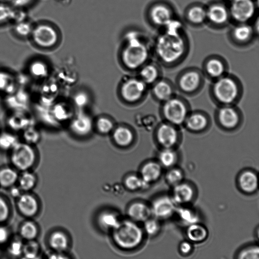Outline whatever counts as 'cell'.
Wrapping results in <instances>:
<instances>
[{
  "label": "cell",
  "instance_id": "9f6ffc18",
  "mask_svg": "<svg viewBox=\"0 0 259 259\" xmlns=\"http://www.w3.org/2000/svg\"><path fill=\"white\" fill-rule=\"evenodd\" d=\"M32 1L33 0H14L13 3L16 7L22 8L28 6Z\"/></svg>",
  "mask_w": 259,
  "mask_h": 259
},
{
  "label": "cell",
  "instance_id": "db71d44e",
  "mask_svg": "<svg viewBox=\"0 0 259 259\" xmlns=\"http://www.w3.org/2000/svg\"><path fill=\"white\" fill-rule=\"evenodd\" d=\"M193 249L192 243L188 241H182L179 246L180 252L183 255H188L191 253Z\"/></svg>",
  "mask_w": 259,
  "mask_h": 259
},
{
  "label": "cell",
  "instance_id": "603a6c76",
  "mask_svg": "<svg viewBox=\"0 0 259 259\" xmlns=\"http://www.w3.org/2000/svg\"><path fill=\"white\" fill-rule=\"evenodd\" d=\"M162 171V167L158 162L150 161L142 167L140 177L145 183L150 185L160 178Z\"/></svg>",
  "mask_w": 259,
  "mask_h": 259
},
{
  "label": "cell",
  "instance_id": "83f0119b",
  "mask_svg": "<svg viewBox=\"0 0 259 259\" xmlns=\"http://www.w3.org/2000/svg\"><path fill=\"white\" fill-rule=\"evenodd\" d=\"M37 177L33 170L19 172L17 185L22 192H32L37 183Z\"/></svg>",
  "mask_w": 259,
  "mask_h": 259
},
{
  "label": "cell",
  "instance_id": "52a82bcc",
  "mask_svg": "<svg viewBox=\"0 0 259 259\" xmlns=\"http://www.w3.org/2000/svg\"><path fill=\"white\" fill-rule=\"evenodd\" d=\"M9 164L19 172L33 170L37 160L35 146L19 141L8 152Z\"/></svg>",
  "mask_w": 259,
  "mask_h": 259
},
{
  "label": "cell",
  "instance_id": "d6986e66",
  "mask_svg": "<svg viewBox=\"0 0 259 259\" xmlns=\"http://www.w3.org/2000/svg\"><path fill=\"white\" fill-rule=\"evenodd\" d=\"M195 195L194 187L188 183L182 182L173 186L171 197L177 205H185L194 200Z\"/></svg>",
  "mask_w": 259,
  "mask_h": 259
},
{
  "label": "cell",
  "instance_id": "ee69618b",
  "mask_svg": "<svg viewBox=\"0 0 259 259\" xmlns=\"http://www.w3.org/2000/svg\"><path fill=\"white\" fill-rule=\"evenodd\" d=\"M113 139L118 145L126 146L132 143L133 136L132 132L127 128L119 127L114 132Z\"/></svg>",
  "mask_w": 259,
  "mask_h": 259
},
{
  "label": "cell",
  "instance_id": "3957f363",
  "mask_svg": "<svg viewBox=\"0 0 259 259\" xmlns=\"http://www.w3.org/2000/svg\"><path fill=\"white\" fill-rule=\"evenodd\" d=\"M205 80L200 68L190 66L181 69L174 82L178 94L186 98H193L202 91Z\"/></svg>",
  "mask_w": 259,
  "mask_h": 259
},
{
  "label": "cell",
  "instance_id": "bcb514c9",
  "mask_svg": "<svg viewBox=\"0 0 259 259\" xmlns=\"http://www.w3.org/2000/svg\"><path fill=\"white\" fill-rule=\"evenodd\" d=\"M187 17L192 23L200 24L207 18L206 11L201 7L194 6L189 10Z\"/></svg>",
  "mask_w": 259,
  "mask_h": 259
},
{
  "label": "cell",
  "instance_id": "9a60e30c",
  "mask_svg": "<svg viewBox=\"0 0 259 259\" xmlns=\"http://www.w3.org/2000/svg\"><path fill=\"white\" fill-rule=\"evenodd\" d=\"M151 87L152 98L159 104L177 93L174 81L164 76L153 84Z\"/></svg>",
  "mask_w": 259,
  "mask_h": 259
},
{
  "label": "cell",
  "instance_id": "836d02e7",
  "mask_svg": "<svg viewBox=\"0 0 259 259\" xmlns=\"http://www.w3.org/2000/svg\"><path fill=\"white\" fill-rule=\"evenodd\" d=\"M92 127L91 118L83 113L78 114L71 123L74 132L79 135H85L90 132Z\"/></svg>",
  "mask_w": 259,
  "mask_h": 259
},
{
  "label": "cell",
  "instance_id": "11a10c76",
  "mask_svg": "<svg viewBox=\"0 0 259 259\" xmlns=\"http://www.w3.org/2000/svg\"><path fill=\"white\" fill-rule=\"evenodd\" d=\"M74 102L77 106L80 107L83 106L88 102V97L84 93H78L74 97Z\"/></svg>",
  "mask_w": 259,
  "mask_h": 259
},
{
  "label": "cell",
  "instance_id": "4dcf8cb0",
  "mask_svg": "<svg viewBox=\"0 0 259 259\" xmlns=\"http://www.w3.org/2000/svg\"><path fill=\"white\" fill-rule=\"evenodd\" d=\"M179 155L177 148L160 149L158 153V161L162 167L169 168L176 164Z\"/></svg>",
  "mask_w": 259,
  "mask_h": 259
},
{
  "label": "cell",
  "instance_id": "cb8c5ba5",
  "mask_svg": "<svg viewBox=\"0 0 259 259\" xmlns=\"http://www.w3.org/2000/svg\"><path fill=\"white\" fill-rule=\"evenodd\" d=\"M253 34V29L250 26L246 24L239 25L233 32V42L238 47H247L251 41Z\"/></svg>",
  "mask_w": 259,
  "mask_h": 259
},
{
  "label": "cell",
  "instance_id": "f1b7e54d",
  "mask_svg": "<svg viewBox=\"0 0 259 259\" xmlns=\"http://www.w3.org/2000/svg\"><path fill=\"white\" fill-rule=\"evenodd\" d=\"M16 77L6 70L0 69V93L9 96L17 90Z\"/></svg>",
  "mask_w": 259,
  "mask_h": 259
},
{
  "label": "cell",
  "instance_id": "7c38bea8",
  "mask_svg": "<svg viewBox=\"0 0 259 259\" xmlns=\"http://www.w3.org/2000/svg\"><path fill=\"white\" fill-rule=\"evenodd\" d=\"M15 200L16 209L24 219H33L39 213V201L32 192H22Z\"/></svg>",
  "mask_w": 259,
  "mask_h": 259
},
{
  "label": "cell",
  "instance_id": "4316f807",
  "mask_svg": "<svg viewBox=\"0 0 259 259\" xmlns=\"http://www.w3.org/2000/svg\"><path fill=\"white\" fill-rule=\"evenodd\" d=\"M150 17L155 24L160 26H166L172 20L171 11L167 7L161 4L155 5L152 8Z\"/></svg>",
  "mask_w": 259,
  "mask_h": 259
},
{
  "label": "cell",
  "instance_id": "60d3db41",
  "mask_svg": "<svg viewBox=\"0 0 259 259\" xmlns=\"http://www.w3.org/2000/svg\"><path fill=\"white\" fill-rule=\"evenodd\" d=\"M12 214L11 202L5 195L0 193V225L8 224Z\"/></svg>",
  "mask_w": 259,
  "mask_h": 259
},
{
  "label": "cell",
  "instance_id": "e575fe53",
  "mask_svg": "<svg viewBox=\"0 0 259 259\" xmlns=\"http://www.w3.org/2000/svg\"><path fill=\"white\" fill-rule=\"evenodd\" d=\"M48 242L50 246L56 252H62L68 246L67 236L59 231H55L50 235Z\"/></svg>",
  "mask_w": 259,
  "mask_h": 259
},
{
  "label": "cell",
  "instance_id": "30bf717a",
  "mask_svg": "<svg viewBox=\"0 0 259 259\" xmlns=\"http://www.w3.org/2000/svg\"><path fill=\"white\" fill-rule=\"evenodd\" d=\"M212 125L210 114L202 109L191 110L182 126L189 134L203 135L208 133Z\"/></svg>",
  "mask_w": 259,
  "mask_h": 259
},
{
  "label": "cell",
  "instance_id": "9c48e42d",
  "mask_svg": "<svg viewBox=\"0 0 259 259\" xmlns=\"http://www.w3.org/2000/svg\"><path fill=\"white\" fill-rule=\"evenodd\" d=\"M150 53L146 45L140 41L136 35L128 36V44L122 54L123 61L130 68L135 69L148 62Z\"/></svg>",
  "mask_w": 259,
  "mask_h": 259
},
{
  "label": "cell",
  "instance_id": "74e56055",
  "mask_svg": "<svg viewBox=\"0 0 259 259\" xmlns=\"http://www.w3.org/2000/svg\"><path fill=\"white\" fill-rule=\"evenodd\" d=\"M17 133L11 131L0 132V150L8 152L19 141Z\"/></svg>",
  "mask_w": 259,
  "mask_h": 259
},
{
  "label": "cell",
  "instance_id": "5b68a950",
  "mask_svg": "<svg viewBox=\"0 0 259 259\" xmlns=\"http://www.w3.org/2000/svg\"><path fill=\"white\" fill-rule=\"evenodd\" d=\"M213 120L216 127L225 134H235L239 131L244 123L242 109L236 105L216 107Z\"/></svg>",
  "mask_w": 259,
  "mask_h": 259
},
{
  "label": "cell",
  "instance_id": "2e32d148",
  "mask_svg": "<svg viewBox=\"0 0 259 259\" xmlns=\"http://www.w3.org/2000/svg\"><path fill=\"white\" fill-rule=\"evenodd\" d=\"M147 86L141 79H130L122 86L121 95L125 100L135 102L145 96L147 93Z\"/></svg>",
  "mask_w": 259,
  "mask_h": 259
},
{
  "label": "cell",
  "instance_id": "6f0895ef",
  "mask_svg": "<svg viewBox=\"0 0 259 259\" xmlns=\"http://www.w3.org/2000/svg\"><path fill=\"white\" fill-rule=\"evenodd\" d=\"M1 123H0V132H1Z\"/></svg>",
  "mask_w": 259,
  "mask_h": 259
},
{
  "label": "cell",
  "instance_id": "f6af8a7d",
  "mask_svg": "<svg viewBox=\"0 0 259 259\" xmlns=\"http://www.w3.org/2000/svg\"><path fill=\"white\" fill-rule=\"evenodd\" d=\"M15 9L5 2H0V25L14 22ZM12 23V24H13Z\"/></svg>",
  "mask_w": 259,
  "mask_h": 259
},
{
  "label": "cell",
  "instance_id": "ac0fdd59",
  "mask_svg": "<svg viewBox=\"0 0 259 259\" xmlns=\"http://www.w3.org/2000/svg\"><path fill=\"white\" fill-rule=\"evenodd\" d=\"M31 115L25 110H14L8 117L6 122L9 130L17 133L33 124Z\"/></svg>",
  "mask_w": 259,
  "mask_h": 259
},
{
  "label": "cell",
  "instance_id": "277c9868",
  "mask_svg": "<svg viewBox=\"0 0 259 259\" xmlns=\"http://www.w3.org/2000/svg\"><path fill=\"white\" fill-rule=\"evenodd\" d=\"M191 110V105L187 98L177 93L159 104L158 114L161 120L182 128Z\"/></svg>",
  "mask_w": 259,
  "mask_h": 259
},
{
  "label": "cell",
  "instance_id": "ffe728a7",
  "mask_svg": "<svg viewBox=\"0 0 259 259\" xmlns=\"http://www.w3.org/2000/svg\"><path fill=\"white\" fill-rule=\"evenodd\" d=\"M142 67L140 72L141 79L147 85L151 86L163 76V68L156 61L147 62Z\"/></svg>",
  "mask_w": 259,
  "mask_h": 259
},
{
  "label": "cell",
  "instance_id": "f907efd6",
  "mask_svg": "<svg viewBox=\"0 0 259 259\" xmlns=\"http://www.w3.org/2000/svg\"><path fill=\"white\" fill-rule=\"evenodd\" d=\"M238 255L240 259H258V247L255 245L247 247L242 249Z\"/></svg>",
  "mask_w": 259,
  "mask_h": 259
},
{
  "label": "cell",
  "instance_id": "f5cc1de1",
  "mask_svg": "<svg viewBox=\"0 0 259 259\" xmlns=\"http://www.w3.org/2000/svg\"><path fill=\"white\" fill-rule=\"evenodd\" d=\"M98 130L102 133L106 134L111 131L113 127L112 122L104 117L99 118L97 123Z\"/></svg>",
  "mask_w": 259,
  "mask_h": 259
},
{
  "label": "cell",
  "instance_id": "4fadbf2b",
  "mask_svg": "<svg viewBox=\"0 0 259 259\" xmlns=\"http://www.w3.org/2000/svg\"><path fill=\"white\" fill-rule=\"evenodd\" d=\"M29 39L35 46L48 48L56 43L57 35L51 26L45 24H39L33 25Z\"/></svg>",
  "mask_w": 259,
  "mask_h": 259
},
{
  "label": "cell",
  "instance_id": "44dd1931",
  "mask_svg": "<svg viewBox=\"0 0 259 259\" xmlns=\"http://www.w3.org/2000/svg\"><path fill=\"white\" fill-rule=\"evenodd\" d=\"M238 184L239 188L243 192L253 193L258 188L257 176L251 170H244L238 176Z\"/></svg>",
  "mask_w": 259,
  "mask_h": 259
},
{
  "label": "cell",
  "instance_id": "680465c9",
  "mask_svg": "<svg viewBox=\"0 0 259 259\" xmlns=\"http://www.w3.org/2000/svg\"><path fill=\"white\" fill-rule=\"evenodd\" d=\"M226 1H231V2H232L233 0H226Z\"/></svg>",
  "mask_w": 259,
  "mask_h": 259
},
{
  "label": "cell",
  "instance_id": "8992f818",
  "mask_svg": "<svg viewBox=\"0 0 259 259\" xmlns=\"http://www.w3.org/2000/svg\"><path fill=\"white\" fill-rule=\"evenodd\" d=\"M112 231L114 242L123 249L135 248L141 244L143 239L142 229L132 221H120Z\"/></svg>",
  "mask_w": 259,
  "mask_h": 259
},
{
  "label": "cell",
  "instance_id": "ab89813d",
  "mask_svg": "<svg viewBox=\"0 0 259 259\" xmlns=\"http://www.w3.org/2000/svg\"><path fill=\"white\" fill-rule=\"evenodd\" d=\"M120 221L117 214L112 212H103L98 218L100 226L105 230L112 231L117 227Z\"/></svg>",
  "mask_w": 259,
  "mask_h": 259
},
{
  "label": "cell",
  "instance_id": "f546056e",
  "mask_svg": "<svg viewBox=\"0 0 259 259\" xmlns=\"http://www.w3.org/2000/svg\"><path fill=\"white\" fill-rule=\"evenodd\" d=\"M186 234L191 243H200L207 238L208 231L205 226L197 223L187 226Z\"/></svg>",
  "mask_w": 259,
  "mask_h": 259
},
{
  "label": "cell",
  "instance_id": "816d5d0a",
  "mask_svg": "<svg viewBox=\"0 0 259 259\" xmlns=\"http://www.w3.org/2000/svg\"><path fill=\"white\" fill-rule=\"evenodd\" d=\"M13 235L8 224L0 225V246H6Z\"/></svg>",
  "mask_w": 259,
  "mask_h": 259
},
{
  "label": "cell",
  "instance_id": "5bb4252c",
  "mask_svg": "<svg viewBox=\"0 0 259 259\" xmlns=\"http://www.w3.org/2000/svg\"><path fill=\"white\" fill-rule=\"evenodd\" d=\"M177 206L171 196H160L150 206L152 216L158 220L168 219L175 213Z\"/></svg>",
  "mask_w": 259,
  "mask_h": 259
},
{
  "label": "cell",
  "instance_id": "f35d334b",
  "mask_svg": "<svg viewBox=\"0 0 259 259\" xmlns=\"http://www.w3.org/2000/svg\"><path fill=\"white\" fill-rule=\"evenodd\" d=\"M14 35L21 39H29L33 25L30 21L23 19L13 24Z\"/></svg>",
  "mask_w": 259,
  "mask_h": 259
},
{
  "label": "cell",
  "instance_id": "484cf974",
  "mask_svg": "<svg viewBox=\"0 0 259 259\" xmlns=\"http://www.w3.org/2000/svg\"><path fill=\"white\" fill-rule=\"evenodd\" d=\"M127 211L129 217L136 222H144L152 216L150 206L141 202L132 204Z\"/></svg>",
  "mask_w": 259,
  "mask_h": 259
},
{
  "label": "cell",
  "instance_id": "e0dca14e",
  "mask_svg": "<svg viewBox=\"0 0 259 259\" xmlns=\"http://www.w3.org/2000/svg\"><path fill=\"white\" fill-rule=\"evenodd\" d=\"M255 10V5L252 0H233L230 12L235 20L244 23L252 17Z\"/></svg>",
  "mask_w": 259,
  "mask_h": 259
},
{
  "label": "cell",
  "instance_id": "681fc988",
  "mask_svg": "<svg viewBox=\"0 0 259 259\" xmlns=\"http://www.w3.org/2000/svg\"><path fill=\"white\" fill-rule=\"evenodd\" d=\"M159 220L155 218H150L144 222V230L149 236H154L160 231Z\"/></svg>",
  "mask_w": 259,
  "mask_h": 259
},
{
  "label": "cell",
  "instance_id": "7402d4cb",
  "mask_svg": "<svg viewBox=\"0 0 259 259\" xmlns=\"http://www.w3.org/2000/svg\"><path fill=\"white\" fill-rule=\"evenodd\" d=\"M39 229L37 223L31 219H24L18 227L17 234L24 241L37 239Z\"/></svg>",
  "mask_w": 259,
  "mask_h": 259
},
{
  "label": "cell",
  "instance_id": "d4e9b609",
  "mask_svg": "<svg viewBox=\"0 0 259 259\" xmlns=\"http://www.w3.org/2000/svg\"><path fill=\"white\" fill-rule=\"evenodd\" d=\"M19 172L10 164L0 167V188L9 190L17 184Z\"/></svg>",
  "mask_w": 259,
  "mask_h": 259
},
{
  "label": "cell",
  "instance_id": "ba28073f",
  "mask_svg": "<svg viewBox=\"0 0 259 259\" xmlns=\"http://www.w3.org/2000/svg\"><path fill=\"white\" fill-rule=\"evenodd\" d=\"M153 138L160 149L178 148L182 142L183 133L182 127L161 120L154 129Z\"/></svg>",
  "mask_w": 259,
  "mask_h": 259
},
{
  "label": "cell",
  "instance_id": "6da1fadb",
  "mask_svg": "<svg viewBox=\"0 0 259 259\" xmlns=\"http://www.w3.org/2000/svg\"><path fill=\"white\" fill-rule=\"evenodd\" d=\"M166 32L158 37L154 49V56L162 67L171 71L180 67L190 53V45L186 38L178 32L180 24L171 21Z\"/></svg>",
  "mask_w": 259,
  "mask_h": 259
},
{
  "label": "cell",
  "instance_id": "7bdbcfd3",
  "mask_svg": "<svg viewBox=\"0 0 259 259\" xmlns=\"http://www.w3.org/2000/svg\"><path fill=\"white\" fill-rule=\"evenodd\" d=\"M40 245L37 239L24 241L22 258L33 259L39 257Z\"/></svg>",
  "mask_w": 259,
  "mask_h": 259
},
{
  "label": "cell",
  "instance_id": "1f68e13d",
  "mask_svg": "<svg viewBox=\"0 0 259 259\" xmlns=\"http://www.w3.org/2000/svg\"><path fill=\"white\" fill-rule=\"evenodd\" d=\"M207 18L215 24L225 23L228 19L229 13L226 8L221 5H213L206 11Z\"/></svg>",
  "mask_w": 259,
  "mask_h": 259
},
{
  "label": "cell",
  "instance_id": "7dc6e473",
  "mask_svg": "<svg viewBox=\"0 0 259 259\" xmlns=\"http://www.w3.org/2000/svg\"><path fill=\"white\" fill-rule=\"evenodd\" d=\"M184 177L182 170L174 167L169 168L165 175L166 182L172 187L183 182Z\"/></svg>",
  "mask_w": 259,
  "mask_h": 259
},
{
  "label": "cell",
  "instance_id": "c3c4849f",
  "mask_svg": "<svg viewBox=\"0 0 259 259\" xmlns=\"http://www.w3.org/2000/svg\"><path fill=\"white\" fill-rule=\"evenodd\" d=\"M125 186L131 190L146 188L149 185L145 183L140 176L130 175L125 180Z\"/></svg>",
  "mask_w": 259,
  "mask_h": 259
},
{
  "label": "cell",
  "instance_id": "8fae6325",
  "mask_svg": "<svg viewBox=\"0 0 259 259\" xmlns=\"http://www.w3.org/2000/svg\"><path fill=\"white\" fill-rule=\"evenodd\" d=\"M200 69L205 79L211 82L229 73L230 65L224 57L213 54L203 60Z\"/></svg>",
  "mask_w": 259,
  "mask_h": 259
},
{
  "label": "cell",
  "instance_id": "7a4b0ae2",
  "mask_svg": "<svg viewBox=\"0 0 259 259\" xmlns=\"http://www.w3.org/2000/svg\"><path fill=\"white\" fill-rule=\"evenodd\" d=\"M244 92L240 78L230 72L210 82L208 89L209 98L216 107L238 105Z\"/></svg>",
  "mask_w": 259,
  "mask_h": 259
},
{
  "label": "cell",
  "instance_id": "91938a15",
  "mask_svg": "<svg viewBox=\"0 0 259 259\" xmlns=\"http://www.w3.org/2000/svg\"><path fill=\"white\" fill-rule=\"evenodd\" d=\"M0 255H1V251H0Z\"/></svg>",
  "mask_w": 259,
  "mask_h": 259
},
{
  "label": "cell",
  "instance_id": "d590c367",
  "mask_svg": "<svg viewBox=\"0 0 259 259\" xmlns=\"http://www.w3.org/2000/svg\"><path fill=\"white\" fill-rule=\"evenodd\" d=\"M27 72L31 77L40 79L48 75V67L42 61L34 59L29 62L27 66Z\"/></svg>",
  "mask_w": 259,
  "mask_h": 259
},
{
  "label": "cell",
  "instance_id": "b9f144b4",
  "mask_svg": "<svg viewBox=\"0 0 259 259\" xmlns=\"http://www.w3.org/2000/svg\"><path fill=\"white\" fill-rule=\"evenodd\" d=\"M19 138L21 141L35 146L39 142L40 136L38 130L33 124L20 132Z\"/></svg>",
  "mask_w": 259,
  "mask_h": 259
},
{
  "label": "cell",
  "instance_id": "d6a6232c",
  "mask_svg": "<svg viewBox=\"0 0 259 259\" xmlns=\"http://www.w3.org/2000/svg\"><path fill=\"white\" fill-rule=\"evenodd\" d=\"M175 213L178 219L187 226L199 223L200 217L194 209L184 205L177 206Z\"/></svg>",
  "mask_w": 259,
  "mask_h": 259
},
{
  "label": "cell",
  "instance_id": "8d00e7d4",
  "mask_svg": "<svg viewBox=\"0 0 259 259\" xmlns=\"http://www.w3.org/2000/svg\"><path fill=\"white\" fill-rule=\"evenodd\" d=\"M24 241L17 234L13 235L6 245L7 254L11 257H22Z\"/></svg>",
  "mask_w": 259,
  "mask_h": 259
}]
</instances>
